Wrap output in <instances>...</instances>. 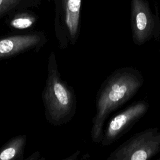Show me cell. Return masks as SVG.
I'll use <instances>...</instances> for the list:
<instances>
[{"label":"cell","mask_w":160,"mask_h":160,"mask_svg":"<svg viewBox=\"0 0 160 160\" xmlns=\"http://www.w3.org/2000/svg\"><path fill=\"white\" fill-rule=\"evenodd\" d=\"M143 83L142 73L133 67L118 69L106 78L96 94V112L91 130L92 142H101L108 117L131 99Z\"/></svg>","instance_id":"1"},{"label":"cell","mask_w":160,"mask_h":160,"mask_svg":"<svg viewBox=\"0 0 160 160\" xmlns=\"http://www.w3.org/2000/svg\"><path fill=\"white\" fill-rule=\"evenodd\" d=\"M47 78L42 92V100L47 122L53 126H61L70 122L77 109L74 89L61 76L56 54H49Z\"/></svg>","instance_id":"2"},{"label":"cell","mask_w":160,"mask_h":160,"mask_svg":"<svg viewBox=\"0 0 160 160\" xmlns=\"http://www.w3.org/2000/svg\"><path fill=\"white\" fill-rule=\"evenodd\" d=\"M151 128L133 135L114 149L107 160H148L160 152V131Z\"/></svg>","instance_id":"3"},{"label":"cell","mask_w":160,"mask_h":160,"mask_svg":"<svg viewBox=\"0 0 160 160\" xmlns=\"http://www.w3.org/2000/svg\"><path fill=\"white\" fill-rule=\"evenodd\" d=\"M148 108L149 104L146 101H138L114 116L104 131L101 144L108 146L116 141L145 115Z\"/></svg>","instance_id":"4"},{"label":"cell","mask_w":160,"mask_h":160,"mask_svg":"<svg viewBox=\"0 0 160 160\" xmlns=\"http://www.w3.org/2000/svg\"><path fill=\"white\" fill-rule=\"evenodd\" d=\"M46 41V37L42 32L12 34L0 38V60L30 51H37Z\"/></svg>","instance_id":"5"},{"label":"cell","mask_w":160,"mask_h":160,"mask_svg":"<svg viewBox=\"0 0 160 160\" xmlns=\"http://www.w3.org/2000/svg\"><path fill=\"white\" fill-rule=\"evenodd\" d=\"M81 2V0H64L62 22L56 32L61 49L74 46L78 39Z\"/></svg>","instance_id":"6"},{"label":"cell","mask_w":160,"mask_h":160,"mask_svg":"<svg viewBox=\"0 0 160 160\" xmlns=\"http://www.w3.org/2000/svg\"><path fill=\"white\" fill-rule=\"evenodd\" d=\"M131 26L133 42L142 46L155 34V22L150 11L141 0H132Z\"/></svg>","instance_id":"7"},{"label":"cell","mask_w":160,"mask_h":160,"mask_svg":"<svg viewBox=\"0 0 160 160\" xmlns=\"http://www.w3.org/2000/svg\"><path fill=\"white\" fill-rule=\"evenodd\" d=\"M27 141L25 134L16 136L0 148V160H22Z\"/></svg>","instance_id":"8"},{"label":"cell","mask_w":160,"mask_h":160,"mask_svg":"<svg viewBox=\"0 0 160 160\" xmlns=\"http://www.w3.org/2000/svg\"><path fill=\"white\" fill-rule=\"evenodd\" d=\"M35 22V18L31 16L23 14L14 17L10 21L9 26L16 29L22 30L31 28Z\"/></svg>","instance_id":"9"},{"label":"cell","mask_w":160,"mask_h":160,"mask_svg":"<svg viewBox=\"0 0 160 160\" xmlns=\"http://www.w3.org/2000/svg\"><path fill=\"white\" fill-rule=\"evenodd\" d=\"M19 0H0V17L13 8Z\"/></svg>","instance_id":"10"},{"label":"cell","mask_w":160,"mask_h":160,"mask_svg":"<svg viewBox=\"0 0 160 160\" xmlns=\"http://www.w3.org/2000/svg\"><path fill=\"white\" fill-rule=\"evenodd\" d=\"M39 156V152L38 151H36L32 154H31L29 158H28L27 159H38Z\"/></svg>","instance_id":"11"},{"label":"cell","mask_w":160,"mask_h":160,"mask_svg":"<svg viewBox=\"0 0 160 160\" xmlns=\"http://www.w3.org/2000/svg\"><path fill=\"white\" fill-rule=\"evenodd\" d=\"M79 153H80V151L78 150V151H76V152H74L72 156H71L70 157L68 158H67V159L75 160V159H77V158H78V155L79 154Z\"/></svg>","instance_id":"12"},{"label":"cell","mask_w":160,"mask_h":160,"mask_svg":"<svg viewBox=\"0 0 160 160\" xmlns=\"http://www.w3.org/2000/svg\"><path fill=\"white\" fill-rule=\"evenodd\" d=\"M159 159H160V158H159Z\"/></svg>","instance_id":"13"}]
</instances>
